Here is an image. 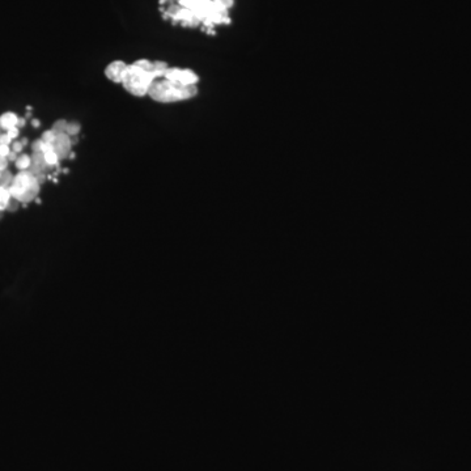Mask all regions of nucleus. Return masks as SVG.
<instances>
[{
    "label": "nucleus",
    "instance_id": "f257e3e1",
    "mask_svg": "<svg viewBox=\"0 0 471 471\" xmlns=\"http://www.w3.org/2000/svg\"><path fill=\"white\" fill-rule=\"evenodd\" d=\"M236 0H159L161 17L172 25L215 36L232 24Z\"/></svg>",
    "mask_w": 471,
    "mask_h": 471
},
{
    "label": "nucleus",
    "instance_id": "f03ea898",
    "mask_svg": "<svg viewBox=\"0 0 471 471\" xmlns=\"http://www.w3.org/2000/svg\"><path fill=\"white\" fill-rule=\"evenodd\" d=\"M168 64L164 62H149L147 59L136 60L126 67L122 77L123 87L135 96H144L149 91L152 83L164 76Z\"/></svg>",
    "mask_w": 471,
    "mask_h": 471
},
{
    "label": "nucleus",
    "instance_id": "7ed1b4c3",
    "mask_svg": "<svg viewBox=\"0 0 471 471\" xmlns=\"http://www.w3.org/2000/svg\"><path fill=\"white\" fill-rule=\"evenodd\" d=\"M198 93L196 85H184L172 80L156 79L149 87L148 94L159 102H173L191 98Z\"/></svg>",
    "mask_w": 471,
    "mask_h": 471
},
{
    "label": "nucleus",
    "instance_id": "20e7f679",
    "mask_svg": "<svg viewBox=\"0 0 471 471\" xmlns=\"http://www.w3.org/2000/svg\"><path fill=\"white\" fill-rule=\"evenodd\" d=\"M165 79L172 80L174 83H180L184 85H196L199 81V77L191 70L186 68H169L164 73Z\"/></svg>",
    "mask_w": 471,
    "mask_h": 471
},
{
    "label": "nucleus",
    "instance_id": "39448f33",
    "mask_svg": "<svg viewBox=\"0 0 471 471\" xmlns=\"http://www.w3.org/2000/svg\"><path fill=\"white\" fill-rule=\"evenodd\" d=\"M126 67L127 64L122 62V60H116V62H112L109 64L106 70H105V75L108 79H110L114 83H122V77H123V73L126 71Z\"/></svg>",
    "mask_w": 471,
    "mask_h": 471
},
{
    "label": "nucleus",
    "instance_id": "423d86ee",
    "mask_svg": "<svg viewBox=\"0 0 471 471\" xmlns=\"http://www.w3.org/2000/svg\"><path fill=\"white\" fill-rule=\"evenodd\" d=\"M17 122H19V118L15 113H5L0 117V127L4 128L7 131L9 128L17 127Z\"/></svg>",
    "mask_w": 471,
    "mask_h": 471
},
{
    "label": "nucleus",
    "instance_id": "0eeeda50",
    "mask_svg": "<svg viewBox=\"0 0 471 471\" xmlns=\"http://www.w3.org/2000/svg\"><path fill=\"white\" fill-rule=\"evenodd\" d=\"M15 163H16V166L19 169H28L32 165V159L28 155H21L17 157V160Z\"/></svg>",
    "mask_w": 471,
    "mask_h": 471
},
{
    "label": "nucleus",
    "instance_id": "6e6552de",
    "mask_svg": "<svg viewBox=\"0 0 471 471\" xmlns=\"http://www.w3.org/2000/svg\"><path fill=\"white\" fill-rule=\"evenodd\" d=\"M44 157H45V161H46V164H47V165H55L56 163H58V160H59V155H58V153H56L54 149L45 152Z\"/></svg>",
    "mask_w": 471,
    "mask_h": 471
},
{
    "label": "nucleus",
    "instance_id": "1a4fd4ad",
    "mask_svg": "<svg viewBox=\"0 0 471 471\" xmlns=\"http://www.w3.org/2000/svg\"><path fill=\"white\" fill-rule=\"evenodd\" d=\"M79 131H80V124L79 123H70L66 127V134L67 135H76Z\"/></svg>",
    "mask_w": 471,
    "mask_h": 471
},
{
    "label": "nucleus",
    "instance_id": "9d476101",
    "mask_svg": "<svg viewBox=\"0 0 471 471\" xmlns=\"http://www.w3.org/2000/svg\"><path fill=\"white\" fill-rule=\"evenodd\" d=\"M8 165V159L4 156H0V172H4Z\"/></svg>",
    "mask_w": 471,
    "mask_h": 471
},
{
    "label": "nucleus",
    "instance_id": "9b49d317",
    "mask_svg": "<svg viewBox=\"0 0 471 471\" xmlns=\"http://www.w3.org/2000/svg\"><path fill=\"white\" fill-rule=\"evenodd\" d=\"M7 135H8L11 139H15V138H17V135H19V127L9 128L8 131H7Z\"/></svg>",
    "mask_w": 471,
    "mask_h": 471
},
{
    "label": "nucleus",
    "instance_id": "f8f14e48",
    "mask_svg": "<svg viewBox=\"0 0 471 471\" xmlns=\"http://www.w3.org/2000/svg\"><path fill=\"white\" fill-rule=\"evenodd\" d=\"M11 140L12 139H11L7 134H5V135H1L0 136V145H9Z\"/></svg>",
    "mask_w": 471,
    "mask_h": 471
},
{
    "label": "nucleus",
    "instance_id": "ddd939ff",
    "mask_svg": "<svg viewBox=\"0 0 471 471\" xmlns=\"http://www.w3.org/2000/svg\"><path fill=\"white\" fill-rule=\"evenodd\" d=\"M9 152H11L9 145H0V156H4V157H7V156L9 155Z\"/></svg>",
    "mask_w": 471,
    "mask_h": 471
},
{
    "label": "nucleus",
    "instance_id": "4468645a",
    "mask_svg": "<svg viewBox=\"0 0 471 471\" xmlns=\"http://www.w3.org/2000/svg\"><path fill=\"white\" fill-rule=\"evenodd\" d=\"M23 145L24 144L21 143V141H16V143H13V152H20L21 149H23Z\"/></svg>",
    "mask_w": 471,
    "mask_h": 471
},
{
    "label": "nucleus",
    "instance_id": "2eb2a0df",
    "mask_svg": "<svg viewBox=\"0 0 471 471\" xmlns=\"http://www.w3.org/2000/svg\"><path fill=\"white\" fill-rule=\"evenodd\" d=\"M7 159H8V161H16L17 160V156H16V152H9V155L7 156Z\"/></svg>",
    "mask_w": 471,
    "mask_h": 471
},
{
    "label": "nucleus",
    "instance_id": "dca6fc26",
    "mask_svg": "<svg viewBox=\"0 0 471 471\" xmlns=\"http://www.w3.org/2000/svg\"><path fill=\"white\" fill-rule=\"evenodd\" d=\"M24 123H25L24 119H19V122H17V126H19V127H23V126H24Z\"/></svg>",
    "mask_w": 471,
    "mask_h": 471
},
{
    "label": "nucleus",
    "instance_id": "f3484780",
    "mask_svg": "<svg viewBox=\"0 0 471 471\" xmlns=\"http://www.w3.org/2000/svg\"><path fill=\"white\" fill-rule=\"evenodd\" d=\"M32 123H33V126H34V127H38V126H40V120H36V119H34V120H33V122H32Z\"/></svg>",
    "mask_w": 471,
    "mask_h": 471
}]
</instances>
